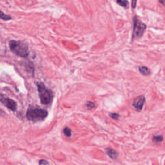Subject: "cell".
<instances>
[{
	"label": "cell",
	"instance_id": "5bb4252c",
	"mask_svg": "<svg viewBox=\"0 0 165 165\" xmlns=\"http://www.w3.org/2000/svg\"><path fill=\"white\" fill-rule=\"evenodd\" d=\"M110 116L112 119H116V120L119 119V118L120 117V116L118 114H117V113H111V114H110Z\"/></svg>",
	"mask_w": 165,
	"mask_h": 165
},
{
	"label": "cell",
	"instance_id": "e0dca14e",
	"mask_svg": "<svg viewBox=\"0 0 165 165\" xmlns=\"http://www.w3.org/2000/svg\"><path fill=\"white\" fill-rule=\"evenodd\" d=\"M158 1L161 5H163V6H165V0H158Z\"/></svg>",
	"mask_w": 165,
	"mask_h": 165
},
{
	"label": "cell",
	"instance_id": "3957f363",
	"mask_svg": "<svg viewBox=\"0 0 165 165\" xmlns=\"http://www.w3.org/2000/svg\"><path fill=\"white\" fill-rule=\"evenodd\" d=\"M37 89H38L39 96L41 103L43 104H50L53 99L54 94L51 90L47 88L42 82L37 83Z\"/></svg>",
	"mask_w": 165,
	"mask_h": 165
},
{
	"label": "cell",
	"instance_id": "6da1fadb",
	"mask_svg": "<svg viewBox=\"0 0 165 165\" xmlns=\"http://www.w3.org/2000/svg\"><path fill=\"white\" fill-rule=\"evenodd\" d=\"M9 47L14 54L23 58L28 57L29 50L28 44L21 41L11 40L9 42Z\"/></svg>",
	"mask_w": 165,
	"mask_h": 165
},
{
	"label": "cell",
	"instance_id": "7c38bea8",
	"mask_svg": "<svg viewBox=\"0 0 165 165\" xmlns=\"http://www.w3.org/2000/svg\"><path fill=\"white\" fill-rule=\"evenodd\" d=\"M1 19L5 21H8L11 19V17L10 16H8V15L5 14V13H3L2 11L1 12Z\"/></svg>",
	"mask_w": 165,
	"mask_h": 165
},
{
	"label": "cell",
	"instance_id": "277c9868",
	"mask_svg": "<svg viewBox=\"0 0 165 165\" xmlns=\"http://www.w3.org/2000/svg\"><path fill=\"white\" fill-rule=\"evenodd\" d=\"M146 25L142 23L138 18L135 17L133 18V34L132 38L136 39L140 38L143 35L144 32L145 31Z\"/></svg>",
	"mask_w": 165,
	"mask_h": 165
},
{
	"label": "cell",
	"instance_id": "9c48e42d",
	"mask_svg": "<svg viewBox=\"0 0 165 165\" xmlns=\"http://www.w3.org/2000/svg\"><path fill=\"white\" fill-rule=\"evenodd\" d=\"M117 3L125 8H128L129 7V2L127 0H116Z\"/></svg>",
	"mask_w": 165,
	"mask_h": 165
},
{
	"label": "cell",
	"instance_id": "8fae6325",
	"mask_svg": "<svg viewBox=\"0 0 165 165\" xmlns=\"http://www.w3.org/2000/svg\"><path fill=\"white\" fill-rule=\"evenodd\" d=\"M63 133L65 136L66 137H70L71 136V130L69 128V127H65L63 130Z\"/></svg>",
	"mask_w": 165,
	"mask_h": 165
},
{
	"label": "cell",
	"instance_id": "5b68a950",
	"mask_svg": "<svg viewBox=\"0 0 165 165\" xmlns=\"http://www.w3.org/2000/svg\"><path fill=\"white\" fill-rule=\"evenodd\" d=\"M0 101L1 103L5 105L6 108H8L9 109L12 110V111H16L17 109V103L15 102L14 100L9 98V97H6L4 95L2 94L1 97H0Z\"/></svg>",
	"mask_w": 165,
	"mask_h": 165
},
{
	"label": "cell",
	"instance_id": "8992f818",
	"mask_svg": "<svg viewBox=\"0 0 165 165\" xmlns=\"http://www.w3.org/2000/svg\"><path fill=\"white\" fill-rule=\"evenodd\" d=\"M145 103V97L143 95L137 97L133 101V106L138 111H141Z\"/></svg>",
	"mask_w": 165,
	"mask_h": 165
},
{
	"label": "cell",
	"instance_id": "9a60e30c",
	"mask_svg": "<svg viewBox=\"0 0 165 165\" xmlns=\"http://www.w3.org/2000/svg\"><path fill=\"white\" fill-rule=\"evenodd\" d=\"M39 164L40 165H50L48 161H47L46 160H40Z\"/></svg>",
	"mask_w": 165,
	"mask_h": 165
},
{
	"label": "cell",
	"instance_id": "2e32d148",
	"mask_svg": "<svg viewBox=\"0 0 165 165\" xmlns=\"http://www.w3.org/2000/svg\"><path fill=\"white\" fill-rule=\"evenodd\" d=\"M137 0H132V9H135L136 7Z\"/></svg>",
	"mask_w": 165,
	"mask_h": 165
},
{
	"label": "cell",
	"instance_id": "7a4b0ae2",
	"mask_svg": "<svg viewBox=\"0 0 165 165\" xmlns=\"http://www.w3.org/2000/svg\"><path fill=\"white\" fill-rule=\"evenodd\" d=\"M48 116L47 110L37 107H30L27 112V117L30 121L38 122L44 120Z\"/></svg>",
	"mask_w": 165,
	"mask_h": 165
},
{
	"label": "cell",
	"instance_id": "ba28073f",
	"mask_svg": "<svg viewBox=\"0 0 165 165\" xmlns=\"http://www.w3.org/2000/svg\"><path fill=\"white\" fill-rule=\"evenodd\" d=\"M139 70L142 75H144V76H150V74H151L150 69L148 68H147L146 66H139Z\"/></svg>",
	"mask_w": 165,
	"mask_h": 165
},
{
	"label": "cell",
	"instance_id": "4fadbf2b",
	"mask_svg": "<svg viewBox=\"0 0 165 165\" xmlns=\"http://www.w3.org/2000/svg\"><path fill=\"white\" fill-rule=\"evenodd\" d=\"M86 107L88 109V110H91L92 108H94L95 107V104L93 102H91V101H88L87 103H86Z\"/></svg>",
	"mask_w": 165,
	"mask_h": 165
},
{
	"label": "cell",
	"instance_id": "52a82bcc",
	"mask_svg": "<svg viewBox=\"0 0 165 165\" xmlns=\"http://www.w3.org/2000/svg\"><path fill=\"white\" fill-rule=\"evenodd\" d=\"M105 152L107 153V154L110 157L111 159H116L117 157H118V153L114 150L113 149H111V148H107L105 150Z\"/></svg>",
	"mask_w": 165,
	"mask_h": 165
},
{
	"label": "cell",
	"instance_id": "30bf717a",
	"mask_svg": "<svg viewBox=\"0 0 165 165\" xmlns=\"http://www.w3.org/2000/svg\"><path fill=\"white\" fill-rule=\"evenodd\" d=\"M152 140L155 143H159L163 140V137L162 136H154Z\"/></svg>",
	"mask_w": 165,
	"mask_h": 165
}]
</instances>
